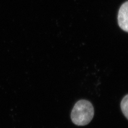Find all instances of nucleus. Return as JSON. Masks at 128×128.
<instances>
[{
  "label": "nucleus",
  "mask_w": 128,
  "mask_h": 128,
  "mask_svg": "<svg viewBox=\"0 0 128 128\" xmlns=\"http://www.w3.org/2000/svg\"><path fill=\"white\" fill-rule=\"evenodd\" d=\"M94 113V108L90 102L80 100L74 105L71 113V118L75 125L85 126L91 122Z\"/></svg>",
  "instance_id": "1"
},
{
  "label": "nucleus",
  "mask_w": 128,
  "mask_h": 128,
  "mask_svg": "<svg viewBox=\"0 0 128 128\" xmlns=\"http://www.w3.org/2000/svg\"><path fill=\"white\" fill-rule=\"evenodd\" d=\"M118 23L122 30L128 33V0L122 5L119 9Z\"/></svg>",
  "instance_id": "2"
},
{
  "label": "nucleus",
  "mask_w": 128,
  "mask_h": 128,
  "mask_svg": "<svg viewBox=\"0 0 128 128\" xmlns=\"http://www.w3.org/2000/svg\"><path fill=\"white\" fill-rule=\"evenodd\" d=\"M120 108L124 115L128 120V94L121 101Z\"/></svg>",
  "instance_id": "3"
}]
</instances>
